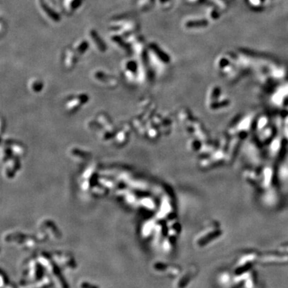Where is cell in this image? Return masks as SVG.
Returning a JSON list of instances; mask_svg holds the SVG:
<instances>
[{
	"label": "cell",
	"instance_id": "1",
	"mask_svg": "<svg viewBox=\"0 0 288 288\" xmlns=\"http://www.w3.org/2000/svg\"><path fill=\"white\" fill-rule=\"evenodd\" d=\"M139 29V24L136 21L133 19H127L115 20L110 26V30L111 32L120 34L125 37H127L133 34H136Z\"/></svg>",
	"mask_w": 288,
	"mask_h": 288
},
{
	"label": "cell",
	"instance_id": "2",
	"mask_svg": "<svg viewBox=\"0 0 288 288\" xmlns=\"http://www.w3.org/2000/svg\"><path fill=\"white\" fill-rule=\"evenodd\" d=\"M38 6L44 16L53 23L61 21V15L55 7L53 0H37Z\"/></svg>",
	"mask_w": 288,
	"mask_h": 288
},
{
	"label": "cell",
	"instance_id": "3",
	"mask_svg": "<svg viewBox=\"0 0 288 288\" xmlns=\"http://www.w3.org/2000/svg\"><path fill=\"white\" fill-rule=\"evenodd\" d=\"M88 36H89V41L91 42L93 46H95V48L97 51L101 53H104L105 51H107V43L96 30L90 29L88 31Z\"/></svg>",
	"mask_w": 288,
	"mask_h": 288
},
{
	"label": "cell",
	"instance_id": "4",
	"mask_svg": "<svg viewBox=\"0 0 288 288\" xmlns=\"http://www.w3.org/2000/svg\"><path fill=\"white\" fill-rule=\"evenodd\" d=\"M84 0H62V7L68 15H72L83 4Z\"/></svg>",
	"mask_w": 288,
	"mask_h": 288
},
{
	"label": "cell",
	"instance_id": "5",
	"mask_svg": "<svg viewBox=\"0 0 288 288\" xmlns=\"http://www.w3.org/2000/svg\"><path fill=\"white\" fill-rule=\"evenodd\" d=\"M73 49L77 53L78 55H82L85 54L90 47V41L85 39L77 40L73 45Z\"/></svg>",
	"mask_w": 288,
	"mask_h": 288
},
{
	"label": "cell",
	"instance_id": "6",
	"mask_svg": "<svg viewBox=\"0 0 288 288\" xmlns=\"http://www.w3.org/2000/svg\"><path fill=\"white\" fill-rule=\"evenodd\" d=\"M77 53L75 52L73 47H66L64 50V59L65 63L68 66H71L75 63L77 60Z\"/></svg>",
	"mask_w": 288,
	"mask_h": 288
},
{
	"label": "cell",
	"instance_id": "7",
	"mask_svg": "<svg viewBox=\"0 0 288 288\" xmlns=\"http://www.w3.org/2000/svg\"><path fill=\"white\" fill-rule=\"evenodd\" d=\"M154 0H139V8L142 11H147L154 4Z\"/></svg>",
	"mask_w": 288,
	"mask_h": 288
},
{
	"label": "cell",
	"instance_id": "8",
	"mask_svg": "<svg viewBox=\"0 0 288 288\" xmlns=\"http://www.w3.org/2000/svg\"><path fill=\"white\" fill-rule=\"evenodd\" d=\"M157 2H158V5L160 6V7L166 9L171 5V0H157Z\"/></svg>",
	"mask_w": 288,
	"mask_h": 288
}]
</instances>
